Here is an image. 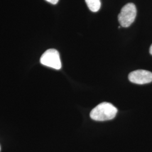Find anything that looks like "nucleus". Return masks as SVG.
<instances>
[{
  "label": "nucleus",
  "mask_w": 152,
  "mask_h": 152,
  "mask_svg": "<svg viewBox=\"0 0 152 152\" xmlns=\"http://www.w3.org/2000/svg\"><path fill=\"white\" fill-rule=\"evenodd\" d=\"M118 110L113 104L107 102L99 104L90 112L91 119L96 121L112 120L115 117Z\"/></svg>",
  "instance_id": "f257e3e1"
},
{
  "label": "nucleus",
  "mask_w": 152,
  "mask_h": 152,
  "mask_svg": "<svg viewBox=\"0 0 152 152\" xmlns=\"http://www.w3.org/2000/svg\"><path fill=\"white\" fill-rule=\"evenodd\" d=\"M136 7L132 3H129L124 6L120 12L118 19L122 27H130L134 22L136 16Z\"/></svg>",
  "instance_id": "f03ea898"
},
{
  "label": "nucleus",
  "mask_w": 152,
  "mask_h": 152,
  "mask_svg": "<svg viewBox=\"0 0 152 152\" xmlns=\"http://www.w3.org/2000/svg\"><path fill=\"white\" fill-rule=\"evenodd\" d=\"M40 62L42 65L59 70L61 68L59 52L55 49H51L46 50L41 57Z\"/></svg>",
  "instance_id": "7ed1b4c3"
},
{
  "label": "nucleus",
  "mask_w": 152,
  "mask_h": 152,
  "mask_svg": "<svg viewBox=\"0 0 152 152\" xmlns=\"http://www.w3.org/2000/svg\"><path fill=\"white\" fill-rule=\"evenodd\" d=\"M130 81L138 84L144 85L152 82V73L145 70H136L131 72L129 75Z\"/></svg>",
  "instance_id": "20e7f679"
},
{
  "label": "nucleus",
  "mask_w": 152,
  "mask_h": 152,
  "mask_svg": "<svg viewBox=\"0 0 152 152\" xmlns=\"http://www.w3.org/2000/svg\"><path fill=\"white\" fill-rule=\"evenodd\" d=\"M88 9L92 12H97L101 7L100 0H85Z\"/></svg>",
  "instance_id": "39448f33"
},
{
  "label": "nucleus",
  "mask_w": 152,
  "mask_h": 152,
  "mask_svg": "<svg viewBox=\"0 0 152 152\" xmlns=\"http://www.w3.org/2000/svg\"><path fill=\"white\" fill-rule=\"evenodd\" d=\"M46 1L52 4H54V5L56 4L59 2V0H46Z\"/></svg>",
  "instance_id": "423d86ee"
},
{
  "label": "nucleus",
  "mask_w": 152,
  "mask_h": 152,
  "mask_svg": "<svg viewBox=\"0 0 152 152\" xmlns=\"http://www.w3.org/2000/svg\"><path fill=\"white\" fill-rule=\"evenodd\" d=\"M149 52H150V54L152 55V45H151V48H150V49H149Z\"/></svg>",
  "instance_id": "0eeeda50"
},
{
  "label": "nucleus",
  "mask_w": 152,
  "mask_h": 152,
  "mask_svg": "<svg viewBox=\"0 0 152 152\" xmlns=\"http://www.w3.org/2000/svg\"><path fill=\"white\" fill-rule=\"evenodd\" d=\"M0 149H1V147H0Z\"/></svg>",
  "instance_id": "6e6552de"
}]
</instances>
